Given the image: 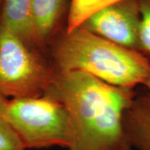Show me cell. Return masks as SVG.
Here are the masks:
<instances>
[{
  "instance_id": "cell-1",
  "label": "cell",
  "mask_w": 150,
  "mask_h": 150,
  "mask_svg": "<svg viewBox=\"0 0 150 150\" xmlns=\"http://www.w3.org/2000/svg\"><path fill=\"white\" fill-rule=\"evenodd\" d=\"M135 89L109 85L82 71L57 72L43 96L67 108L74 129L68 150H134L123 128V115Z\"/></svg>"
},
{
  "instance_id": "cell-2",
  "label": "cell",
  "mask_w": 150,
  "mask_h": 150,
  "mask_svg": "<svg viewBox=\"0 0 150 150\" xmlns=\"http://www.w3.org/2000/svg\"><path fill=\"white\" fill-rule=\"evenodd\" d=\"M57 72L82 71L109 85L134 89L150 75V64L139 51L124 48L79 27L60 33L48 47Z\"/></svg>"
},
{
  "instance_id": "cell-3",
  "label": "cell",
  "mask_w": 150,
  "mask_h": 150,
  "mask_svg": "<svg viewBox=\"0 0 150 150\" xmlns=\"http://www.w3.org/2000/svg\"><path fill=\"white\" fill-rule=\"evenodd\" d=\"M2 114L18 134L25 149L54 146L70 148L74 129L67 108L47 96L6 98Z\"/></svg>"
},
{
  "instance_id": "cell-4",
  "label": "cell",
  "mask_w": 150,
  "mask_h": 150,
  "mask_svg": "<svg viewBox=\"0 0 150 150\" xmlns=\"http://www.w3.org/2000/svg\"><path fill=\"white\" fill-rule=\"evenodd\" d=\"M56 75L45 53L30 48L0 24V96L8 99L43 96Z\"/></svg>"
},
{
  "instance_id": "cell-5",
  "label": "cell",
  "mask_w": 150,
  "mask_h": 150,
  "mask_svg": "<svg viewBox=\"0 0 150 150\" xmlns=\"http://www.w3.org/2000/svg\"><path fill=\"white\" fill-rule=\"evenodd\" d=\"M139 0H120L98 11L81 27L124 48L139 51Z\"/></svg>"
},
{
  "instance_id": "cell-6",
  "label": "cell",
  "mask_w": 150,
  "mask_h": 150,
  "mask_svg": "<svg viewBox=\"0 0 150 150\" xmlns=\"http://www.w3.org/2000/svg\"><path fill=\"white\" fill-rule=\"evenodd\" d=\"M70 0H33L32 14L40 49L48 47L66 30Z\"/></svg>"
},
{
  "instance_id": "cell-7",
  "label": "cell",
  "mask_w": 150,
  "mask_h": 150,
  "mask_svg": "<svg viewBox=\"0 0 150 150\" xmlns=\"http://www.w3.org/2000/svg\"><path fill=\"white\" fill-rule=\"evenodd\" d=\"M32 4L33 0H4L0 24L8 28L30 48L42 51L33 20Z\"/></svg>"
},
{
  "instance_id": "cell-8",
  "label": "cell",
  "mask_w": 150,
  "mask_h": 150,
  "mask_svg": "<svg viewBox=\"0 0 150 150\" xmlns=\"http://www.w3.org/2000/svg\"><path fill=\"white\" fill-rule=\"evenodd\" d=\"M123 128L133 149L150 150V98L137 94L123 115Z\"/></svg>"
},
{
  "instance_id": "cell-9",
  "label": "cell",
  "mask_w": 150,
  "mask_h": 150,
  "mask_svg": "<svg viewBox=\"0 0 150 150\" xmlns=\"http://www.w3.org/2000/svg\"><path fill=\"white\" fill-rule=\"evenodd\" d=\"M120 0H70L66 31L81 27L94 13Z\"/></svg>"
},
{
  "instance_id": "cell-10",
  "label": "cell",
  "mask_w": 150,
  "mask_h": 150,
  "mask_svg": "<svg viewBox=\"0 0 150 150\" xmlns=\"http://www.w3.org/2000/svg\"><path fill=\"white\" fill-rule=\"evenodd\" d=\"M141 20L139 38V52L150 64V0H139Z\"/></svg>"
},
{
  "instance_id": "cell-11",
  "label": "cell",
  "mask_w": 150,
  "mask_h": 150,
  "mask_svg": "<svg viewBox=\"0 0 150 150\" xmlns=\"http://www.w3.org/2000/svg\"><path fill=\"white\" fill-rule=\"evenodd\" d=\"M5 99L0 96V150H26L18 134L2 114V105Z\"/></svg>"
},
{
  "instance_id": "cell-12",
  "label": "cell",
  "mask_w": 150,
  "mask_h": 150,
  "mask_svg": "<svg viewBox=\"0 0 150 150\" xmlns=\"http://www.w3.org/2000/svg\"><path fill=\"white\" fill-rule=\"evenodd\" d=\"M144 86H145V87H146V88L148 89V92H147L146 93L148 94V96L149 97V98H150V75H149V77L148 78V79L144 82Z\"/></svg>"
},
{
  "instance_id": "cell-13",
  "label": "cell",
  "mask_w": 150,
  "mask_h": 150,
  "mask_svg": "<svg viewBox=\"0 0 150 150\" xmlns=\"http://www.w3.org/2000/svg\"><path fill=\"white\" fill-rule=\"evenodd\" d=\"M3 2H4V0H0V11H1V8H2V5H3Z\"/></svg>"
}]
</instances>
